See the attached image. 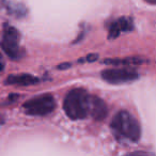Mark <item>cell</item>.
Here are the masks:
<instances>
[{
  "label": "cell",
  "mask_w": 156,
  "mask_h": 156,
  "mask_svg": "<svg viewBox=\"0 0 156 156\" xmlns=\"http://www.w3.org/2000/svg\"><path fill=\"white\" fill-rule=\"evenodd\" d=\"M1 48L11 59L17 60L23 57V50L20 47V34L14 27L7 26L3 30Z\"/></svg>",
  "instance_id": "obj_4"
},
{
  "label": "cell",
  "mask_w": 156,
  "mask_h": 156,
  "mask_svg": "<svg viewBox=\"0 0 156 156\" xmlns=\"http://www.w3.org/2000/svg\"><path fill=\"white\" fill-rule=\"evenodd\" d=\"M24 109L30 115H47L56 108L55 98L50 94H44L31 98L24 104Z\"/></svg>",
  "instance_id": "obj_3"
},
{
  "label": "cell",
  "mask_w": 156,
  "mask_h": 156,
  "mask_svg": "<svg viewBox=\"0 0 156 156\" xmlns=\"http://www.w3.org/2000/svg\"><path fill=\"white\" fill-rule=\"evenodd\" d=\"M2 69H3V63L2 61L0 60V71H2Z\"/></svg>",
  "instance_id": "obj_14"
},
{
  "label": "cell",
  "mask_w": 156,
  "mask_h": 156,
  "mask_svg": "<svg viewBox=\"0 0 156 156\" xmlns=\"http://www.w3.org/2000/svg\"><path fill=\"white\" fill-rule=\"evenodd\" d=\"M90 98L91 95L80 88L69 91L63 102V109L67 117L73 120H81L89 117Z\"/></svg>",
  "instance_id": "obj_1"
},
{
  "label": "cell",
  "mask_w": 156,
  "mask_h": 156,
  "mask_svg": "<svg viewBox=\"0 0 156 156\" xmlns=\"http://www.w3.org/2000/svg\"><path fill=\"white\" fill-rule=\"evenodd\" d=\"M145 1L150 5H156V0H145Z\"/></svg>",
  "instance_id": "obj_13"
},
{
  "label": "cell",
  "mask_w": 156,
  "mask_h": 156,
  "mask_svg": "<svg viewBox=\"0 0 156 156\" xmlns=\"http://www.w3.org/2000/svg\"><path fill=\"white\" fill-rule=\"evenodd\" d=\"M111 128L120 137L132 142L139 141L141 136V127L137 119L128 111H119L113 117Z\"/></svg>",
  "instance_id": "obj_2"
},
{
  "label": "cell",
  "mask_w": 156,
  "mask_h": 156,
  "mask_svg": "<svg viewBox=\"0 0 156 156\" xmlns=\"http://www.w3.org/2000/svg\"><path fill=\"white\" fill-rule=\"evenodd\" d=\"M5 8H7L8 12L11 15L15 16V17H23L26 15L27 10L25 7L20 3H13V2H7L5 3Z\"/></svg>",
  "instance_id": "obj_10"
},
{
  "label": "cell",
  "mask_w": 156,
  "mask_h": 156,
  "mask_svg": "<svg viewBox=\"0 0 156 156\" xmlns=\"http://www.w3.org/2000/svg\"><path fill=\"white\" fill-rule=\"evenodd\" d=\"M69 66H71V63H63V64L58 65V69H66V67H69Z\"/></svg>",
  "instance_id": "obj_12"
},
{
  "label": "cell",
  "mask_w": 156,
  "mask_h": 156,
  "mask_svg": "<svg viewBox=\"0 0 156 156\" xmlns=\"http://www.w3.org/2000/svg\"><path fill=\"white\" fill-rule=\"evenodd\" d=\"M103 80L111 85H121V83H132L139 78V74L127 69H108L102 72Z\"/></svg>",
  "instance_id": "obj_5"
},
{
  "label": "cell",
  "mask_w": 156,
  "mask_h": 156,
  "mask_svg": "<svg viewBox=\"0 0 156 156\" xmlns=\"http://www.w3.org/2000/svg\"><path fill=\"white\" fill-rule=\"evenodd\" d=\"M98 59V54H90L89 56H87L86 58L80 59V60L78 61V62L83 63V61H88V62H94Z\"/></svg>",
  "instance_id": "obj_11"
},
{
  "label": "cell",
  "mask_w": 156,
  "mask_h": 156,
  "mask_svg": "<svg viewBox=\"0 0 156 156\" xmlns=\"http://www.w3.org/2000/svg\"><path fill=\"white\" fill-rule=\"evenodd\" d=\"M108 108L106 103L98 96L91 95L90 98V117L96 121H102L107 117Z\"/></svg>",
  "instance_id": "obj_6"
},
{
  "label": "cell",
  "mask_w": 156,
  "mask_h": 156,
  "mask_svg": "<svg viewBox=\"0 0 156 156\" xmlns=\"http://www.w3.org/2000/svg\"><path fill=\"white\" fill-rule=\"evenodd\" d=\"M134 28V23L132 18L121 17L117 22L112 23L109 27V39H115L121 32L130 31Z\"/></svg>",
  "instance_id": "obj_7"
},
{
  "label": "cell",
  "mask_w": 156,
  "mask_h": 156,
  "mask_svg": "<svg viewBox=\"0 0 156 156\" xmlns=\"http://www.w3.org/2000/svg\"><path fill=\"white\" fill-rule=\"evenodd\" d=\"M39 81L37 77L29 74H16L11 75L7 78L5 83L7 85H18V86H30L34 85Z\"/></svg>",
  "instance_id": "obj_8"
},
{
  "label": "cell",
  "mask_w": 156,
  "mask_h": 156,
  "mask_svg": "<svg viewBox=\"0 0 156 156\" xmlns=\"http://www.w3.org/2000/svg\"><path fill=\"white\" fill-rule=\"evenodd\" d=\"M105 64L111 65H138L145 63V60L142 58H125V59H106L103 61Z\"/></svg>",
  "instance_id": "obj_9"
}]
</instances>
